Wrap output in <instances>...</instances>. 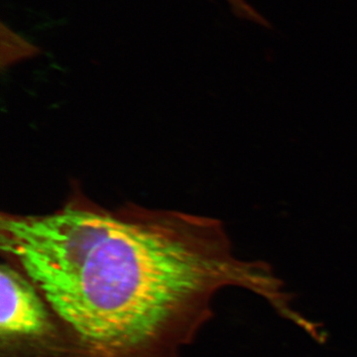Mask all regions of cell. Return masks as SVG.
<instances>
[{
	"mask_svg": "<svg viewBox=\"0 0 357 357\" xmlns=\"http://www.w3.org/2000/svg\"><path fill=\"white\" fill-rule=\"evenodd\" d=\"M227 1L232 6V9H234L239 15L245 16V17L253 20H260L259 15L256 14L255 11H253V9L248 6L243 0H227Z\"/></svg>",
	"mask_w": 357,
	"mask_h": 357,
	"instance_id": "cell-3",
	"label": "cell"
},
{
	"mask_svg": "<svg viewBox=\"0 0 357 357\" xmlns=\"http://www.w3.org/2000/svg\"><path fill=\"white\" fill-rule=\"evenodd\" d=\"M0 248L57 314L77 357H182L220 289L292 296L265 262L232 252L223 223L135 204L103 208L75 191L45 215H0Z\"/></svg>",
	"mask_w": 357,
	"mask_h": 357,
	"instance_id": "cell-1",
	"label": "cell"
},
{
	"mask_svg": "<svg viewBox=\"0 0 357 357\" xmlns=\"http://www.w3.org/2000/svg\"><path fill=\"white\" fill-rule=\"evenodd\" d=\"M0 357H77L38 289L6 261L0 268Z\"/></svg>",
	"mask_w": 357,
	"mask_h": 357,
	"instance_id": "cell-2",
	"label": "cell"
}]
</instances>
